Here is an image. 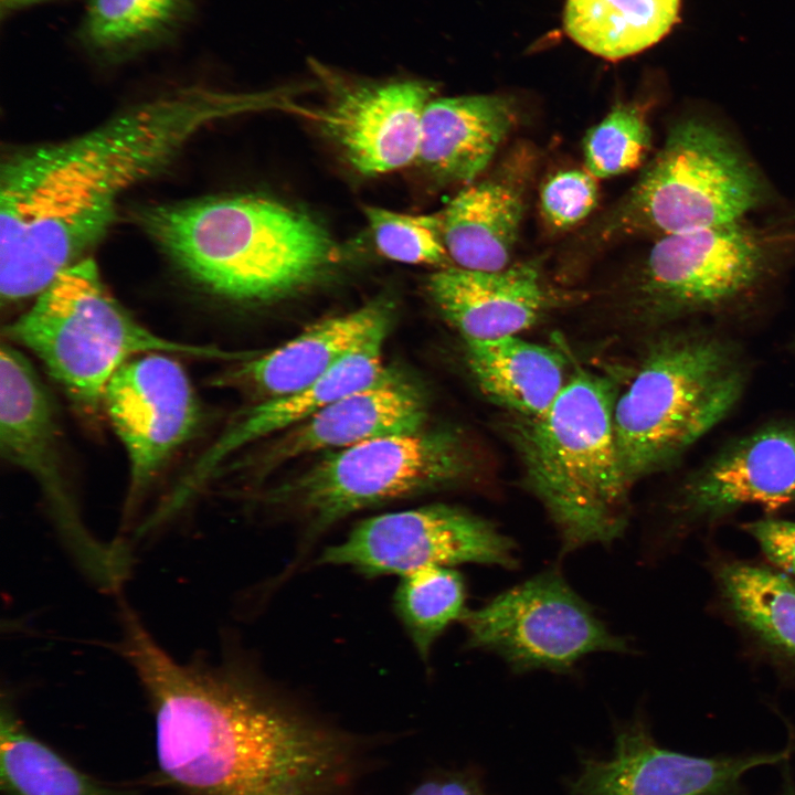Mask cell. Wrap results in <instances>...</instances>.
<instances>
[{"label":"cell","mask_w":795,"mask_h":795,"mask_svg":"<svg viewBox=\"0 0 795 795\" xmlns=\"http://www.w3.org/2000/svg\"><path fill=\"white\" fill-rule=\"evenodd\" d=\"M259 97L187 85L80 135L10 151L0 166V294L40 295L114 223L120 199L165 171L212 124Z\"/></svg>","instance_id":"obj_1"},{"label":"cell","mask_w":795,"mask_h":795,"mask_svg":"<svg viewBox=\"0 0 795 795\" xmlns=\"http://www.w3.org/2000/svg\"><path fill=\"white\" fill-rule=\"evenodd\" d=\"M121 654L155 719L158 780L179 795H346L361 744L236 662H180L148 629Z\"/></svg>","instance_id":"obj_2"},{"label":"cell","mask_w":795,"mask_h":795,"mask_svg":"<svg viewBox=\"0 0 795 795\" xmlns=\"http://www.w3.org/2000/svg\"><path fill=\"white\" fill-rule=\"evenodd\" d=\"M134 216L188 278L232 300L282 297L316 280L338 258L335 242L315 220L259 195L157 203Z\"/></svg>","instance_id":"obj_3"},{"label":"cell","mask_w":795,"mask_h":795,"mask_svg":"<svg viewBox=\"0 0 795 795\" xmlns=\"http://www.w3.org/2000/svg\"><path fill=\"white\" fill-rule=\"evenodd\" d=\"M610 379L580 369L551 406L512 423L527 487L554 523L562 553L608 544L624 532L633 486L614 432Z\"/></svg>","instance_id":"obj_4"},{"label":"cell","mask_w":795,"mask_h":795,"mask_svg":"<svg viewBox=\"0 0 795 795\" xmlns=\"http://www.w3.org/2000/svg\"><path fill=\"white\" fill-rule=\"evenodd\" d=\"M744 382L739 353L721 338L677 332L653 341L614 406L629 483L678 459L730 413Z\"/></svg>","instance_id":"obj_5"},{"label":"cell","mask_w":795,"mask_h":795,"mask_svg":"<svg viewBox=\"0 0 795 795\" xmlns=\"http://www.w3.org/2000/svg\"><path fill=\"white\" fill-rule=\"evenodd\" d=\"M44 364L86 416L103 407L113 375L130 359L152 352L223 358L220 349L165 338L141 325L109 292L93 258L60 273L31 307L4 328Z\"/></svg>","instance_id":"obj_6"},{"label":"cell","mask_w":795,"mask_h":795,"mask_svg":"<svg viewBox=\"0 0 795 795\" xmlns=\"http://www.w3.org/2000/svg\"><path fill=\"white\" fill-rule=\"evenodd\" d=\"M767 197L760 170L733 137L704 117L688 116L670 127L634 186L594 227V239L656 240L730 224Z\"/></svg>","instance_id":"obj_7"},{"label":"cell","mask_w":795,"mask_h":795,"mask_svg":"<svg viewBox=\"0 0 795 795\" xmlns=\"http://www.w3.org/2000/svg\"><path fill=\"white\" fill-rule=\"evenodd\" d=\"M795 256V230L743 221L656 239L628 283L639 318L718 312L757 296Z\"/></svg>","instance_id":"obj_8"},{"label":"cell","mask_w":795,"mask_h":795,"mask_svg":"<svg viewBox=\"0 0 795 795\" xmlns=\"http://www.w3.org/2000/svg\"><path fill=\"white\" fill-rule=\"evenodd\" d=\"M469 469L458 434L423 428L330 452L268 498L300 512L320 532L358 510L451 486Z\"/></svg>","instance_id":"obj_9"},{"label":"cell","mask_w":795,"mask_h":795,"mask_svg":"<svg viewBox=\"0 0 795 795\" xmlns=\"http://www.w3.org/2000/svg\"><path fill=\"white\" fill-rule=\"evenodd\" d=\"M53 398L30 360L13 346L0 349V451L39 485L65 545L100 589L117 592L131 564L128 548L105 543L85 527L71 490Z\"/></svg>","instance_id":"obj_10"},{"label":"cell","mask_w":795,"mask_h":795,"mask_svg":"<svg viewBox=\"0 0 795 795\" xmlns=\"http://www.w3.org/2000/svg\"><path fill=\"white\" fill-rule=\"evenodd\" d=\"M468 648L499 656L516 672H570L587 655L627 653L556 570L533 575L463 617Z\"/></svg>","instance_id":"obj_11"},{"label":"cell","mask_w":795,"mask_h":795,"mask_svg":"<svg viewBox=\"0 0 795 795\" xmlns=\"http://www.w3.org/2000/svg\"><path fill=\"white\" fill-rule=\"evenodd\" d=\"M517 548L492 522L437 504L370 517L326 548L318 564L368 575H405L427 566L478 563L515 569Z\"/></svg>","instance_id":"obj_12"},{"label":"cell","mask_w":795,"mask_h":795,"mask_svg":"<svg viewBox=\"0 0 795 795\" xmlns=\"http://www.w3.org/2000/svg\"><path fill=\"white\" fill-rule=\"evenodd\" d=\"M172 356L152 352L130 359L109 380L103 396V409L128 457V510L194 436L202 420L190 378Z\"/></svg>","instance_id":"obj_13"},{"label":"cell","mask_w":795,"mask_h":795,"mask_svg":"<svg viewBox=\"0 0 795 795\" xmlns=\"http://www.w3.org/2000/svg\"><path fill=\"white\" fill-rule=\"evenodd\" d=\"M753 505L770 512L795 506V422L735 439L688 476L671 501L670 540Z\"/></svg>","instance_id":"obj_14"},{"label":"cell","mask_w":795,"mask_h":795,"mask_svg":"<svg viewBox=\"0 0 795 795\" xmlns=\"http://www.w3.org/2000/svg\"><path fill=\"white\" fill-rule=\"evenodd\" d=\"M331 91L326 123L359 172L381 174L416 160L423 113L433 84L420 80L353 81L316 63Z\"/></svg>","instance_id":"obj_15"},{"label":"cell","mask_w":795,"mask_h":795,"mask_svg":"<svg viewBox=\"0 0 795 795\" xmlns=\"http://www.w3.org/2000/svg\"><path fill=\"white\" fill-rule=\"evenodd\" d=\"M788 755L695 756L659 746L643 724H633L617 735L610 759L584 763L573 795H736L748 772Z\"/></svg>","instance_id":"obj_16"},{"label":"cell","mask_w":795,"mask_h":795,"mask_svg":"<svg viewBox=\"0 0 795 795\" xmlns=\"http://www.w3.org/2000/svg\"><path fill=\"white\" fill-rule=\"evenodd\" d=\"M389 327L390 321L380 325L309 386L284 396L262 400L237 415L176 486L166 500L167 509L177 513L221 464L237 451L297 425L332 402L378 380L385 370L382 351Z\"/></svg>","instance_id":"obj_17"},{"label":"cell","mask_w":795,"mask_h":795,"mask_svg":"<svg viewBox=\"0 0 795 795\" xmlns=\"http://www.w3.org/2000/svg\"><path fill=\"white\" fill-rule=\"evenodd\" d=\"M427 413L422 391L398 371L385 369L373 383L321 409L282 432L259 456L262 473L318 451L423 430Z\"/></svg>","instance_id":"obj_18"},{"label":"cell","mask_w":795,"mask_h":795,"mask_svg":"<svg viewBox=\"0 0 795 795\" xmlns=\"http://www.w3.org/2000/svg\"><path fill=\"white\" fill-rule=\"evenodd\" d=\"M426 289L464 341L517 336L559 300L532 262L498 271L451 265L430 275Z\"/></svg>","instance_id":"obj_19"},{"label":"cell","mask_w":795,"mask_h":795,"mask_svg":"<svg viewBox=\"0 0 795 795\" xmlns=\"http://www.w3.org/2000/svg\"><path fill=\"white\" fill-rule=\"evenodd\" d=\"M533 169L529 149L513 150L442 211L444 244L455 266L480 271L509 266Z\"/></svg>","instance_id":"obj_20"},{"label":"cell","mask_w":795,"mask_h":795,"mask_svg":"<svg viewBox=\"0 0 795 795\" xmlns=\"http://www.w3.org/2000/svg\"><path fill=\"white\" fill-rule=\"evenodd\" d=\"M517 121L500 95L433 98L425 107L416 160L444 182L470 183L490 165Z\"/></svg>","instance_id":"obj_21"},{"label":"cell","mask_w":795,"mask_h":795,"mask_svg":"<svg viewBox=\"0 0 795 795\" xmlns=\"http://www.w3.org/2000/svg\"><path fill=\"white\" fill-rule=\"evenodd\" d=\"M390 320L391 307L384 300L326 318L282 346L246 359L229 380L263 400L294 393L324 377L374 329Z\"/></svg>","instance_id":"obj_22"},{"label":"cell","mask_w":795,"mask_h":795,"mask_svg":"<svg viewBox=\"0 0 795 795\" xmlns=\"http://www.w3.org/2000/svg\"><path fill=\"white\" fill-rule=\"evenodd\" d=\"M727 618L762 655L795 668V579L761 563L717 555L710 563Z\"/></svg>","instance_id":"obj_23"},{"label":"cell","mask_w":795,"mask_h":795,"mask_svg":"<svg viewBox=\"0 0 795 795\" xmlns=\"http://www.w3.org/2000/svg\"><path fill=\"white\" fill-rule=\"evenodd\" d=\"M465 356L481 392L520 417L544 413L568 382L560 352L517 336L466 340Z\"/></svg>","instance_id":"obj_24"},{"label":"cell","mask_w":795,"mask_h":795,"mask_svg":"<svg viewBox=\"0 0 795 795\" xmlns=\"http://www.w3.org/2000/svg\"><path fill=\"white\" fill-rule=\"evenodd\" d=\"M1 795H138L128 786L99 780L32 734L11 701L0 717Z\"/></svg>","instance_id":"obj_25"},{"label":"cell","mask_w":795,"mask_h":795,"mask_svg":"<svg viewBox=\"0 0 795 795\" xmlns=\"http://www.w3.org/2000/svg\"><path fill=\"white\" fill-rule=\"evenodd\" d=\"M680 0H566L564 30L581 47L610 61L659 42L678 21Z\"/></svg>","instance_id":"obj_26"},{"label":"cell","mask_w":795,"mask_h":795,"mask_svg":"<svg viewBox=\"0 0 795 795\" xmlns=\"http://www.w3.org/2000/svg\"><path fill=\"white\" fill-rule=\"evenodd\" d=\"M189 0H88L83 38L100 56L118 59L167 35Z\"/></svg>","instance_id":"obj_27"},{"label":"cell","mask_w":795,"mask_h":795,"mask_svg":"<svg viewBox=\"0 0 795 795\" xmlns=\"http://www.w3.org/2000/svg\"><path fill=\"white\" fill-rule=\"evenodd\" d=\"M466 587L452 566H427L401 576L394 610L422 659L455 621L463 619Z\"/></svg>","instance_id":"obj_28"},{"label":"cell","mask_w":795,"mask_h":795,"mask_svg":"<svg viewBox=\"0 0 795 795\" xmlns=\"http://www.w3.org/2000/svg\"><path fill=\"white\" fill-rule=\"evenodd\" d=\"M651 145L646 107L619 103L583 139L585 169L595 178L629 172L644 162Z\"/></svg>","instance_id":"obj_29"},{"label":"cell","mask_w":795,"mask_h":795,"mask_svg":"<svg viewBox=\"0 0 795 795\" xmlns=\"http://www.w3.org/2000/svg\"><path fill=\"white\" fill-rule=\"evenodd\" d=\"M364 213L377 248L385 257L413 265L451 266L443 239L442 212L405 214L368 206Z\"/></svg>","instance_id":"obj_30"},{"label":"cell","mask_w":795,"mask_h":795,"mask_svg":"<svg viewBox=\"0 0 795 795\" xmlns=\"http://www.w3.org/2000/svg\"><path fill=\"white\" fill-rule=\"evenodd\" d=\"M597 199L596 178L586 169L562 170L543 183L540 210L550 226L565 230L584 220L597 204Z\"/></svg>","instance_id":"obj_31"},{"label":"cell","mask_w":795,"mask_h":795,"mask_svg":"<svg viewBox=\"0 0 795 795\" xmlns=\"http://www.w3.org/2000/svg\"><path fill=\"white\" fill-rule=\"evenodd\" d=\"M742 528L777 570L795 576L794 521L767 517L744 523Z\"/></svg>","instance_id":"obj_32"},{"label":"cell","mask_w":795,"mask_h":795,"mask_svg":"<svg viewBox=\"0 0 795 795\" xmlns=\"http://www.w3.org/2000/svg\"><path fill=\"white\" fill-rule=\"evenodd\" d=\"M442 783V795H481L477 786L471 785L469 782L453 778L448 781H441Z\"/></svg>","instance_id":"obj_33"},{"label":"cell","mask_w":795,"mask_h":795,"mask_svg":"<svg viewBox=\"0 0 795 795\" xmlns=\"http://www.w3.org/2000/svg\"><path fill=\"white\" fill-rule=\"evenodd\" d=\"M47 0H0L2 13H10Z\"/></svg>","instance_id":"obj_34"},{"label":"cell","mask_w":795,"mask_h":795,"mask_svg":"<svg viewBox=\"0 0 795 795\" xmlns=\"http://www.w3.org/2000/svg\"><path fill=\"white\" fill-rule=\"evenodd\" d=\"M795 216V215H794Z\"/></svg>","instance_id":"obj_35"}]
</instances>
